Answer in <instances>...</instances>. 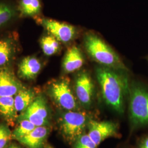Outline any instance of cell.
I'll return each mask as SVG.
<instances>
[{"label":"cell","instance_id":"1","mask_svg":"<svg viewBox=\"0 0 148 148\" xmlns=\"http://www.w3.org/2000/svg\"><path fill=\"white\" fill-rule=\"evenodd\" d=\"M122 70L111 69L104 66L95 68L97 79L103 98L107 105L119 114L125 111V100L129 94L130 84L128 76Z\"/></svg>","mask_w":148,"mask_h":148},{"label":"cell","instance_id":"2","mask_svg":"<svg viewBox=\"0 0 148 148\" xmlns=\"http://www.w3.org/2000/svg\"><path fill=\"white\" fill-rule=\"evenodd\" d=\"M130 120L132 131L148 127V86L135 81L130 84Z\"/></svg>","mask_w":148,"mask_h":148},{"label":"cell","instance_id":"3","mask_svg":"<svg viewBox=\"0 0 148 148\" xmlns=\"http://www.w3.org/2000/svg\"><path fill=\"white\" fill-rule=\"evenodd\" d=\"M84 46L90 57L101 66L111 69L127 70L116 53L100 37L88 33L84 37Z\"/></svg>","mask_w":148,"mask_h":148},{"label":"cell","instance_id":"4","mask_svg":"<svg viewBox=\"0 0 148 148\" xmlns=\"http://www.w3.org/2000/svg\"><path fill=\"white\" fill-rule=\"evenodd\" d=\"M89 121L85 112L68 111L64 114L60 120L61 132L69 142L74 143L84 133Z\"/></svg>","mask_w":148,"mask_h":148},{"label":"cell","instance_id":"5","mask_svg":"<svg viewBox=\"0 0 148 148\" xmlns=\"http://www.w3.org/2000/svg\"><path fill=\"white\" fill-rule=\"evenodd\" d=\"M48 95L60 107L68 111L77 110L78 103L67 78L54 80L48 86Z\"/></svg>","mask_w":148,"mask_h":148},{"label":"cell","instance_id":"6","mask_svg":"<svg viewBox=\"0 0 148 148\" xmlns=\"http://www.w3.org/2000/svg\"><path fill=\"white\" fill-rule=\"evenodd\" d=\"M74 86L77 101L81 106L88 108L92 104L95 92V85L90 74L85 70L79 72L75 77Z\"/></svg>","mask_w":148,"mask_h":148},{"label":"cell","instance_id":"7","mask_svg":"<svg viewBox=\"0 0 148 148\" xmlns=\"http://www.w3.org/2000/svg\"><path fill=\"white\" fill-rule=\"evenodd\" d=\"M40 20L45 29L59 42H69L75 37L76 29L70 24L48 18H42Z\"/></svg>","mask_w":148,"mask_h":148},{"label":"cell","instance_id":"8","mask_svg":"<svg viewBox=\"0 0 148 148\" xmlns=\"http://www.w3.org/2000/svg\"><path fill=\"white\" fill-rule=\"evenodd\" d=\"M87 127L88 135L97 147L106 138L116 136L118 132L116 123L112 121L90 120Z\"/></svg>","mask_w":148,"mask_h":148},{"label":"cell","instance_id":"9","mask_svg":"<svg viewBox=\"0 0 148 148\" xmlns=\"http://www.w3.org/2000/svg\"><path fill=\"white\" fill-rule=\"evenodd\" d=\"M23 87L11 70L7 67L0 68V97L16 95Z\"/></svg>","mask_w":148,"mask_h":148},{"label":"cell","instance_id":"10","mask_svg":"<svg viewBox=\"0 0 148 148\" xmlns=\"http://www.w3.org/2000/svg\"><path fill=\"white\" fill-rule=\"evenodd\" d=\"M85 59L79 48L74 46L65 54L63 62V69L65 73H71L79 70L84 65Z\"/></svg>","mask_w":148,"mask_h":148},{"label":"cell","instance_id":"11","mask_svg":"<svg viewBox=\"0 0 148 148\" xmlns=\"http://www.w3.org/2000/svg\"><path fill=\"white\" fill-rule=\"evenodd\" d=\"M48 131L45 126H38L17 140L27 148H42L47 137Z\"/></svg>","mask_w":148,"mask_h":148},{"label":"cell","instance_id":"12","mask_svg":"<svg viewBox=\"0 0 148 148\" xmlns=\"http://www.w3.org/2000/svg\"><path fill=\"white\" fill-rule=\"evenodd\" d=\"M42 68L40 60L35 57H27L19 64L18 75L23 79H34Z\"/></svg>","mask_w":148,"mask_h":148},{"label":"cell","instance_id":"13","mask_svg":"<svg viewBox=\"0 0 148 148\" xmlns=\"http://www.w3.org/2000/svg\"><path fill=\"white\" fill-rule=\"evenodd\" d=\"M41 0H18L16 8L19 16L23 17H35L42 11Z\"/></svg>","mask_w":148,"mask_h":148},{"label":"cell","instance_id":"14","mask_svg":"<svg viewBox=\"0 0 148 148\" xmlns=\"http://www.w3.org/2000/svg\"><path fill=\"white\" fill-rule=\"evenodd\" d=\"M16 45L10 38L0 39V68L7 67L16 53Z\"/></svg>","mask_w":148,"mask_h":148},{"label":"cell","instance_id":"15","mask_svg":"<svg viewBox=\"0 0 148 148\" xmlns=\"http://www.w3.org/2000/svg\"><path fill=\"white\" fill-rule=\"evenodd\" d=\"M35 93L34 90L23 87L14 97V104L17 112H23L32 104L35 100Z\"/></svg>","mask_w":148,"mask_h":148},{"label":"cell","instance_id":"16","mask_svg":"<svg viewBox=\"0 0 148 148\" xmlns=\"http://www.w3.org/2000/svg\"><path fill=\"white\" fill-rule=\"evenodd\" d=\"M18 15L16 5L9 1L0 0V27L10 23Z\"/></svg>","mask_w":148,"mask_h":148},{"label":"cell","instance_id":"17","mask_svg":"<svg viewBox=\"0 0 148 148\" xmlns=\"http://www.w3.org/2000/svg\"><path fill=\"white\" fill-rule=\"evenodd\" d=\"M0 114L8 121H14L17 117V111L13 96L0 97Z\"/></svg>","mask_w":148,"mask_h":148},{"label":"cell","instance_id":"18","mask_svg":"<svg viewBox=\"0 0 148 148\" xmlns=\"http://www.w3.org/2000/svg\"><path fill=\"white\" fill-rule=\"evenodd\" d=\"M26 110L37 117L48 121V111L47 103L42 95L37 96Z\"/></svg>","mask_w":148,"mask_h":148},{"label":"cell","instance_id":"19","mask_svg":"<svg viewBox=\"0 0 148 148\" xmlns=\"http://www.w3.org/2000/svg\"><path fill=\"white\" fill-rule=\"evenodd\" d=\"M59 42L57 39L51 35L42 37L40 44L43 52L48 56H51L58 53L60 49Z\"/></svg>","mask_w":148,"mask_h":148},{"label":"cell","instance_id":"20","mask_svg":"<svg viewBox=\"0 0 148 148\" xmlns=\"http://www.w3.org/2000/svg\"><path fill=\"white\" fill-rule=\"evenodd\" d=\"M36 126L27 120H21L19 125L16 127L12 133V138L18 140L29 133L31 132Z\"/></svg>","mask_w":148,"mask_h":148},{"label":"cell","instance_id":"21","mask_svg":"<svg viewBox=\"0 0 148 148\" xmlns=\"http://www.w3.org/2000/svg\"><path fill=\"white\" fill-rule=\"evenodd\" d=\"M74 143V148H97V147L88 134L85 133L81 135Z\"/></svg>","mask_w":148,"mask_h":148},{"label":"cell","instance_id":"22","mask_svg":"<svg viewBox=\"0 0 148 148\" xmlns=\"http://www.w3.org/2000/svg\"><path fill=\"white\" fill-rule=\"evenodd\" d=\"M12 138V134L9 128L5 125H0V148H4Z\"/></svg>","mask_w":148,"mask_h":148},{"label":"cell","instance_id":"23","mask_svg":"<svg viewBox=\"0 0 148 148\" xmlns=\"http://www.w3.org/2000/svg\"><path fill=\"white\" fill-rule=\"evenodd\" d=\"M137 148H148V134L139 139L138 143Z\"/></svg>","mask_w":148,"mask_h":148},{"label":"cell","instance_id":"24","mask_svg":"<svg viewBox=\"0 0 148 148\" xmlns=\"http://www.w3.org/2000/svg\"><path fill=\"white\" fill-rule=\"evenodd\" d=\"M8 148H19V147H18L17 145H11L10 147H9Z\"/></svg>","mask_w":148,"mask_h":148},{"label":"cell","instance_id":"25","mask_svg":"<svg viewBox=\"0 0 148 148\" xmlns=\"http://www.w3.org/2000/svg\"><path fill=\"white\" fill-rule=\"evenodd\" d=\"M46 148H53L52 147H51V146H49V145H48L47 147H46Z\"/></svg>","mask_w":148,"mask_h":148},{"label":"cell","instance_id":"26","mask_svg":"<svg viewBox=\"0 0 148 148\" xmlns=\"http://www.w3.org/2000/svg\"></svg>","mask_w":148,"mask_h":148},{"label":"cell","instance_id":"27","mask_svg":"<svg viewBox=\"0 0 148 148\" xmlns=\"http://www.w3.org/2000/svg\"></svg>","mask_w":148,"mask_h":148}]
</instances>
